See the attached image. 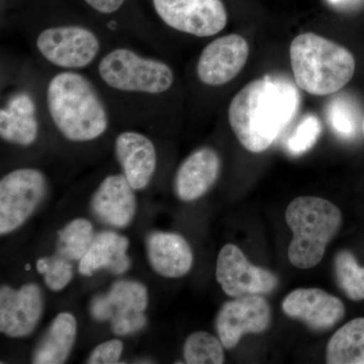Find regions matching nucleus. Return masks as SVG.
<instances>
[{
	"instance_id": "6ab92c4d",
	"label": "nucleus",
	"mask_w": 364,
	"mask_h": 364,
	"mask_svg": "<svg viewBox=\"0 0 364 364\" xmlns=\"http://www.w3.org/2000/svg\"><path fill=\"white\" fill-rule=\"evenodd\" d=\"M148 306V289L136 280H119L107 294L95 296L90 313L97 321H109L144 313Z\"/></svg>"
},
{
	"instance_id": "dca6fc26",
	"label": "nucleus",
	"mask_w": 364,
	"mask_h": 364,
	"mask_svg": "<svg viewBox=\"0 0 364 364\" xmlns=\"http://www.w3.org/2000/svg\"><path fill=\"white\" fill-rule=\"evenodd\" d=\"M221 158L210 147L200 148L186 157L174 176V193L182 202L202 198L215 186L221 171Z\"/></svg>"
},
{
	"instance_id": "5701e85b",
	"label": "nucleus",
	"mask_w": 364,
	"mask_h": 364,
	"mask_svg": "<svg viewBox=\"0 0 364 364\" xmlns=\"http://www.w3.org/2000/svg\"><path fill=\"white\" fill-rule=\"evenodd\" d=\"M95 239L92 224L88 220L75 219L59 231L57 253L71 261H80Z\"/></svg>"
},
{
	"instance_id": "423d86ee",
	"label": "nucleus",
	"mask_w": 364,
	"mask_h": 364,
	"mask_svg": "<svg viewBox=\"0 0 364 364\" xmlns=\"http://www.w3.org/2000/svg\"><path fill=\"white\" fill-rule=\"evenodd\" d=\"M38 55L58 71H82L97 64L104 44L97 32L77 23L49 26L35 38Z\"/></svg>"
},
{
	"instance_id": "4be33fe9",
	"label": "nucleus",
	"mask_w": 364,
	"mask_h": 364,
	"mask_svg": "<svg viewBox=\"0 0 364 364\" xmlns=\"http://www.w3.org/2000/svg\"><path fill=\"white\" fill-rule=\"evenodd\" d=\"M326 363L364 364V318H353L335 332L326 348Z\"/></svg>"
},
{
	"instance_id": "f03ea898",
	"label": "nucleus",
	"mask_w": 364,
	"mask_h": 364,
	"mask_svg": "<svg viewBox=\"0 0 364 364\" xmlns=\"http://www.w3.org/2000/svg\"><path fill=\"white\" fill-rule=\"evenodd\" d=\"M44 109L53 127L69 142H92L111 127V111L102 90L81 71L57 70L48 79Z\"/></svg>"
},
{
	"instance_id": "cd10ccee",
	"label": "nucleus",
	"mask_w": 364,
	"mask_h": 364,
	"mask_svg": "<svg viewBox=\"0 0 364 364\" xmlns=\"http://www.w3.org/2000/svg\"><path fill=\"white\" fill-rule=\"evenodd\" d=\"M322 132V124L317 117L308 114L299 122L287 140V152L294 156H301L312 149Z\"/></svg>"
},
{
	"instance_id": "0eeeda50",
	"label": "nucleus",
	"mask_w": 364,
	"mask_h": 364,
	"mask_svg": "<svg viewBox=\"0 0 364 364\" xmlns=\"http://www.w3.org/2000/svg\"><path fill=\"white\" fill-rule=\"evenodd\" d=\"M48 191L45 174L23 167L9 172L0 181V234L23 226L39 207Z\"/></svg>"
},
{
	"instance_id": "b1692460",
	"label": "nucleus",
	"mask_w": 364,
	"mask_h": 364,
	"mask_svg": "<svg viewBox=\"0 0 364 364\" xmlns=\"http://www.w3.org/2000/svg\"><path fill=\"white\" fill-rule=\"evenodd\" d=\"M334 272L339 289L351 301L364 299V267H359L355 256L348 250H340L335 256Z\"/></svg>"
},
{
	"instance_id": "20e7f679",
	"label": "nucleus",
	"mask_w": 364,
	"mask_h": 364,
	"mask_svg": "<svg viewBox=\"0 0 364 364\" xmlns=\"http://www.w3.org/2000/svg\"><path fill=\"white\" fill-rule=\"evenodd\" d=\"M289 57L296 85L317 97L341 90L355 71V59L346 48L314 33L294 38Z\"/></svg>"
},
{
	"instance_id": "1a4fd4ad",
	"label": "nucleus",
	"mask_w": 364,
	"mask_h": 364,
	"mask_svg": "<svg viewBox=\"0 0 364 364\" xmlns=\"http://www.w3.org/2000/svg\"><path fill=\"white\" fill-rule=\"evenodd\" d=\"M215 279L224 293L232 298L250 294L264 296L279 287V279L274 273L252 264L234 244H227L220 251Z\"/></svg>"
},
{
	"instance_id": "c85d7f7f",
	"label": "nucleus",
	"mask_w": 364,
	"mask_h": 364,
	"mask_svg": "<svg viewBox=\"0 0 364 364\" xmlns=\"http://www.w3.org/2000/svg\"><path fill=\"white\" fill-rule=\"evenodd\" d=\"M124 350L121 340L112 339L100 343L91 352L86 363L112 364L119 363Z\"/></svg>"
},
{
	"instance_id": "ddd939ff",
	"label": "nucleus",
	"mask_w": 364,
	"mask_h": 364,
	"mask_svg": "<svg viewBox=\"0 0 364 364\" xmlns=\"http://www.w3.org/2000/svg\"><path fill=\"white\" fill-rule=\"evenodd\" d=\"M287 317L301 321L314 331H327L345 316L343 301L321 289H298L282 301Z\"/></svg>"
},
{
	"instance_id": "7c9ffc66",
	"label": "nucleus",
	"mask_w": 364,
	"mask_h": 364,
	"mask_svg": "<svg viewBox=\"0 0 364 364\" xmlns=\"http://www.w3.org/2000/svg\"><path fill=\"white\" fill-rule=\"evenodd\" d=\"M330 4L335 6L345 7L349 6H353L354 4L358 2L359 0H328Z\"/></svg>"
},
{
	"instance_id": "2f4dec72",
	"label": "nucleus",
	"mask_w": 364,
	"mask_h": 364,
	"mask_svg": "<svg viewBox=\"0 0 364 364\" xmlns=\"http://www.w3.org/2000/svg\"><path fill=\"white\" fill-rule=\"evenodd\" d=\"M363 134H364V119H363Z\"/></svg>"
},
{
	"instance_id": "aec40b11",
	"label": "nucleus",
	"mask_w": 364,
	"mask_h": 364,
	"mask_svg": "<svg viewBox=\"0 0 364 364\" xmlns=\"http://www.w3.org/2000/svg\"><path fill=\"white\" fill-rule=\"evenodd\" d=\"M128 248V238L116 232L97 234L79 262V272L91 277L97 270L107 268L114 274H123L131 267V259L127 254Z\"/></svg>"
},
{
	"instance_id": "9d476101",
	"label": "nucleus",
	"mask_w": 364,
	"mask_h": 364,
	"mask_svg": "<svg viewBox=\"0 0 364 364\" xmlns=\"http://www.w3.org/2000/svg\"><path fill=\"white\" fill-rule=\"evenodd\" d=\"M272 309L260 294L239 296L227 301L215 318V330L223 346L235 348L246 334H260L272 324Z\"/></svg>"
},
{
	"instance_id": "4468645a",
	"label": "nucleus",
	"mask_w": 364,
	"mask_h": 364,
	"mask_svg": "<svg viewBox=\"0 0 364 364\" xmlns=\"http://www.w3.org/2000/svg\"><path fill=\"white\" fill-rule=\"evenodd\" d=\"M114 154L127 181L135 191L147 188L157 168V151L141 132H122L114 140Z\"/></svg>"
},
{
	"instance_id": "393cba45",
	"label": "nucleus",
	"mask_w": 364,
	"mask_h": 364,
	"mask_svg": "<svg viewBox=\"0 0 364 364\" xmlns=\"http://www.w3.org/2000/svg\"><path fill=\"white\" fill-rule=\"evenodd\" d=\"M224 348L221 340L214 335L195 332L184 342V360L188 364H222L225 361Z\"/></svg>"
},
{
	"instance_id": "f8f14e48",
	"label": "nucleus",
	"mask_w": 364,
	"mask_h": 364,
	"mask_svg": "<svg viewBox=\"0 0 364 364\" xmlns=\"http://www.w3.org/2000/svg\"><path fill=\"white\" fill-rule=\"evenodd\" d=\"M44 313V296L40 287L26 284L20 289H0V331L11 338L32 334Z\"/></svg>"
},
{
	"instance_id": "7ed1b4c3",
	"label": "nucleus",
	"mask_w": 364,
	"mask_h": 364,
	"mask_svg": "<svg viewBox=\"0 0 364 364\" xmlns=\"http://www.w3.org/2000/svg\"><path fill=\"white\" fill-rule=\"evenodd\" d=\"M95 71L104 90L136 104L159 102L176 85V73L168 63L126 46L104 52Z\"/></svg>"
},
{
	"instance_id": "9b49d317",
	"label": "nucleus",
	"mask_w": 364,
	"mask_h": 364,
	"mask_svg": "<svg viewBox=\"0 0 364 364\" xmlns=\"http://www.w3.org/2000/svg\"><path fill=\"white\" fill-rule=\"evenodd\" d=\"M247 41L229 33L208 43L196 63V75L203 85L220 87L233 80L247 63Z\"/></svg>"
},
{
	"instance_id": "f257e3e1",
	"label": "nucleus",
	"mask_w": 364,
	"mask_h": 364,
	"mask_svg": "<svg viewBox=\"0 0 364 364\" xmlns=\"http://www.w3.org/2000/svg\"><path fill=\"white\" fill-rule=\"evenodd\" d=\"M299 102V91L287 79H255L232 98L228 109L230 127L246 150L264 152L293 122Z\"/></svg>"
},
{
	"instance_id": "39448f33",
	"label": "nucleus",
	"mask_w": 364,
	"mask_h": 364,
	"mask_svg": "<svg viewBox=\"0 0 364 364\" xmlns=\"http://www.w3.org/2000/svg\"><path fill=\"white\" fill-rule=\"evenodd\" d=\"M286 222L294 234L287 251L289 262L310 269L322 261L328 244L338 234L342 213L325 198L299 196L287 207Z\"/></svg>"
},
{
	"instance_id": "c756f323",
	"label": "nucleus",
	"mask_w": 364,
	"mask_h": 364,
	"mask_svg": "<svg viewBox=\"0 0 364 364\" xmlns=\"http://www.w3.org/2000/svg\"><path fill=\"white\" fill-rule=\"evenodd\" d=\"M85 4L97 13L111 16L123 7L126 0H85Z\"/></svg>"
},
{
	"instance_id": "2eb2a0df",
	"label": "nucleus",
	"mask_w": 364,
	"mask_h": 364,
	"mask_svg": "<svg viewBox=\"0 0 364 364\" xmlns=\"http://www.w3.org/2000/svg\"><path fill=\"white\" fill-rule=\"evenodd\" d=\"M37 100L28 90H14L0 109V136L4 142L28 147L40 135Z\"/></svg>"
},
{
	"instance_id": "bb28decb",
	"label": "nucleus",
	"mask_w": 364,
	"mask_h": 364,
	"mask_svg": "<svg viewBox=\"0 0 364 364\" xmlns=\"http://www.w3.org/2000/svg\"><path fill=\"white\" fill-rule=\"evenodd\" d=\"M37 270L44 275L46 286L54 291L65 289L73 277L71 260L58 253L50 257L40 258L37 261Z\"/></svg>"
},
{
	"instance_id": "a878e982",
	"label": "nucleus",
	"mask_w": 364,
	"mask_h": 364,
	"mask_svg": "<svg viewBox=\"0 0 364 364\" xmlns=\"http://www.w3.org/2000/svg\"><path fill=\"white\" fill-rule=\"evenodd\" d=\"M327 119L333 132L340 138L353 139L358 134V107L344 95L332 98L327 107Z\"/></svg>"
},
{
	"instance_id": "f3484780",
	"label": "nucleus",
	"mask_w": 364,
	"mask_h": 364,
	"mask_svg": "<svg viewBox=\"0 0 364 364\" xmlns=\"http://www.w3.org/2000/svg\"><path fill=\"white\" fill-rule=\"evenodd\" d=\"M91 208L105 224L116 228L129 226L136 214L135 189L123 173L112 174L105 177L95 191Z\"/></svg>"
},
{
	"instance_id": "412c9836",
	"label": "nucleus",
	"mask_w": 364,
	"mask_h": 364,
	"mask_svg": "<svg viewBox=\"0 0 364 364\" xmlns=\"http://www.w3.org/2000/svg\"><path fill=\"white\" fill-rule=\"evenodd\" d=\"M77 335V323L70 313H60L41 339L33 355L35 364H62L70 355Z\"/></svg>"
},
{
	"instance_id": "6e6552de",
	"label": "nucleus",
	"mask_w": 364,
	"mask_h": 364,
	"mask_svg": "<svg viewBox=\"0 0 364 364\" xmlns=\"http://www.w3.org/2000/svg\"><path fill=\"white\" fill-rule=\"evenodd\" d=\"M164 25L198 38L213 37L226 28L228 13L222 0H152Z\"/></svg>"
},
{
	"instance_id": "a211bd4d",
	"label": "nucleus",
	"mask_w": 364,
	"mask_h": 364,
	"mask_svg": "<svg viewBox=\"0 0 364 364\" xmlns=\"http://www.w3.org/2000/svg\"><path fill=\"white\" fill-rule=\"evenodd\" d=\"M147 254L153 270L167 279L184 277L193 267V250L178 234L153 232L147 239Z\"/></svg>"
}]
</instances>
